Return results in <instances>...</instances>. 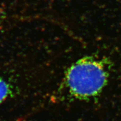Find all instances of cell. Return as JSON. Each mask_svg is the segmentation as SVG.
Returning <instances> with one entry per match:
<instances>
[{
	"label": "cell",
	"instance_id": "obj_1",
	"mask_svg": "<svg viewBox=\"0 0 121 121\" xmlns=\"http://www.w3.org/2000/svg\"><path fill=\"white\" fill-rule=\"evenodd\" d=\"M109 69L103 60L85 57L69 66L65 84L71 96L80 100L98 96L108 84Z\"/></svg>",
	"mask_w": 121,
	"mask_h": 121
},
{
	"label": "cell",
	"instance_id": "obj_2",
	"mask_svg": "<svg viewBox=\"0 0 121 121\" xmlns=\"http://www.w3.org/2000/svg\"><path fill=\"white\" fill-rule=\"evenodd\" d=\"M13 94L11 85L6 81L0 78V104L4 102Z\"/></svg>",
	"mask_w": 121,
	"mask_h": 121
},
{
	"label": "cell",
	"instance_id": "obj_3",
	"mask_svg": "<svg viewBox=\"0 0 121 121\" xmlns=\"http://www.w3.org/2000/svg\"><path fill=\"white\" fill-rule=\"evenodd\" d=\"M0 24H1V22H0Z\"/></svg>",
	"mask_w": 121,
	"mask_h": 121
}]
</instances>
